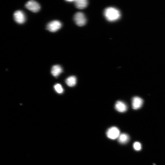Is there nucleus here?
I'll return each instance as SVG.
<instances>
[{
  "mask_svg": "<svg viewBox=\"0 0 165 165\" xmlns=\"http://www.w3.org/2000/svg\"><path fill=\"white\" fill-rule=\"evenodd\" d=\"M104 15L107 20L111 22L117 20L121 16L118 10L113 7H109L105 10Z\"/></svg>",
  "mask_w": 165,
  "mask_h": 165,
  "instance_id": "f257e3e1",
  "label": "nucleus"
},
{
  "mask_svg": "<svg viewBox=\"0 0 165 165\" xmlns=\"http://www.w3.org/2000/svg\"><path fill=\"white\" fill-rule=\"evenodd\" d=\"M74 21L79 26H82L86 24L87 20L84 14L81 12H78L75 14Z\"/></svg>",
  "mask_w": 165,
  "mask_h": 165,
  "instance_id": "f03ea898",
  "label": "nucleus"
},
{
  "mask_svg": "<svg viewBox=\"0 0 165 165\" xmlns=\"http://www.w3.org/2000/svg\"><path fill=\"white\" fill-rule=\"evenodd\" d=\"M120 131L118 128L113 127L109 128L107 132V135L110 139H115L118 137Z\"/></svg>",
  "mask_w": 165,
  "mask_h": 165,
  "instance_id": "7ed1b4c3",
  "label": "nucleus"
},
{
  "mask_svg": "<svg viewBox=\"0 0 165 165\" xmlns=\"http://www.w3.org/2000/svg\"><path fill=\"white\" fill-rule=\"evenodd\" d=\"M25 6L29 10L35 13L38 12L41 8L39 4L34 1H30L27 2Z\"/></svg>",
  "mask_w": 165,
  "mask_h": 165,
  "instance_id": "20e7f679",
  "label": "nucleus"
},
{
  "mask_svg": "<svg viewBox=\"0 0 165 165\" xmlns=\"http://www.w3.org/2000/svg\"><path fill=\"white\" fill-rule=\"evenodd\" d=\"M62 25L60 22L57 20L53 21L48 24L47 29L51 32H56L61 28Z\"/></svg>",
  "mask_w": 165,
  "mask_h": 165,
  "instance_id": "39448f33",
  "label": "nucleus"
},
{
  "mask_svg": "<svg viewBox=\"0 0 165 165\" xmlns=\"http://www.w3.org/2000/svg\"><path fill=\"white\" fill-rule=\"evenodd\" d=\"M15 21L19 24H22L25 22L26 17L24 13L21 11H17L14 14Z\"/></svg>",
  "mask_w": 165,
  "mask_h": 165,
  "instance_id": "423d86ee",
  "label": "nucleus"
},
{
  "mask_svg": "<svg viewBox=\"0 0 165 165\" xmlns=\"http://www.w3.org/2000/svg\"><path fill=\"white\" fill-rule=\"evenodd\" d=\"M143 103V99L138 97H134L132 99V106L133 109H137L141 108Z\"/></svg>",
  "mask_w": 165,
  "mask_h": 165,
  "instance_id": "0eeeda50",
  "label": "nucleus"
},
{
  "mask_svg": "<svg viewBox=\"0 0 165 165\" xmlns=\"http://www.w3.org/2000/svg\"><path fill=\"white\" fill-rule=\"evenodd\" d=\"M115 108L118 112L124 113L127 111V107L126 105L123 102L118 101L115 104Z\"/></svg>",
  "mask_w": 165,
  "mask_h": 165,
  "instance_id": "6e6552de",
  "label": "nucleus"
},
{
  "mask_svg": "<svg viewBox=\"0 0 165 165\" xmlns=\"http://www.w3.org/2000/svg\"><path fill=\"white\" fill-rule=\"evenodd\" d=\"M75 6L80 9L86 8L88 6V1L87 0H76L74 1Z\"/></svg>",
  "mask_w": 165,
  "mask_h": 165,
  "instance_id": "1a4fd4ad",
  "label": "nucleus"
},
{
  "mask_svg": "<svg viewBox=\"0 0 165 165\" xmlns=\"http://www.w3.org/2000/svg\"><path fill=\"white\" fill-rule=\"evenodd\" d=\"M62 72V67L58 65H56L52 67L51 73L54 76L56 77L58 76Z\"/></svg>",
  "mask_w": 165,
  "mask_h": 165,
  "instance_id": "9d476101",
  "label": "nucleus"
},
{
  "mask_svg": "<svg viewBox=\"0 0 165 165\" xmlns=\"http://www.w3.org/2000/svg\"><path fill=\"white\" fill-rule=\"evenodd\" d=\"M118 138L119 142L122 144L127 143L129 140V136L126 133H123L120 134Z\"/></svg>",
  "mask_w": 165,
  "mask_h": 165,
  "instance_id": "9b49d317",
  "label": "nucleus"
},
{
  "mask_svg": "<svg viewBox=\"0 0 165 165\" xmlns=\"http://www.w3.org/2000/svg\"><path fill=\"white\" fill-rule=\"evenodd\" d=\"M66 83L69 86L72 87L75 86L77 83L76 77L74 76L69 77L66 80Z\"/></svg>",
  "mask_w": 165,
  "mask_h": 165,
  "instance_id": "f8f14e48",
  "label": "nucleus"
},
{
  "mask_svg": "<svg viewBox=\"0 0 165 165\" xmlns=\"http://www.w3.org/2000/svg\"><path fill=\"white\" fill-rule=\"evenodd\" d=\"M54 88L56 92L59 94H61L63 92V89L61 84H57L55 85Z\"/></svg>",
  "mask_w": 165,
  "mask_h": 165,
  "instance_id": "ddd939ff",
  "label": "nucleus"
},
{
  "mask_svg": "<svg viewBox=\"0 0 165 165\" xmlns=\"http://www.w3.org/2000/svg\"><path fill=\"white\" fill-rule=\"evenodd\" d=\"M133 147L136 150L139 151L141 149V145L139 142H136L134 143L133 144Z\"/></svg>",
  "mask_w": 165,
  "mask_h": 165,
  "instance_id": "4468645a",
  "label": "nucleus"
},
{
  "mask_svg": "<svg viewBox=\"0 0 165 165\" xmlns=\"http://www.w3.org/2000/svg\"><path fill=\"white\" fill-rule=\"evenodd\" d=\"M67 1L69 2H72L74 1H73V0H71V1H69V0H68V1Z\"/></svg>",
  "mask_w": 165,
  "mask_h": 165,
  "instance_id": "2eb2a0df",
  "label": "nucleus"
}]
</instances>
